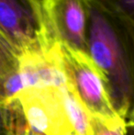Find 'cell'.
<instances>
[{"label":"cell","instance_id":"6da1fadb","mask_svg":"<svg viewBox=\"0 0 134 135\" xmlns=\"http://www.w3.org/2000/svg\"><path fill=\"white\" fill-rule=\"evenodd\" d=\"M86 54L102 72L113 105L126 120L134 85V28L90 0Z\"/></svg>","mask_w":134,"mask_h":135},{"label":"cell","instance_id":"7a4b0ae2","mask_svg":"<svg viewBox=\"0 0 134 135\" xmlns=\"http://www.w3.org/2000/svg\"><path fill=\"white\" fill-rule=\"evenodd\" d=\"M55 51L66 85L88 114L108 123L125 122L113 105L103 74L89 55L58 43Z\"/></svg>","mask_w":134,"mask_h":135},{"label":"cell","instance_id":"3957f363","mask_svg":"<svg viewBox=\"0 0 134 135\" xmlns=\"http://www.w3.org/2000/svg\"><path fill=\"white\" fill-rule=\"evenodd\" d=\"M63 85L27 86L9 101L17 108L23 126L33 135H73Z\"/></svg>","mask_w":134,"mask_h":135},{"label":"cell","instance_id":"277c9868","mask_svg":"<svg viewBox=\"0 0 134 135\" xmlns=\"http://www.w3.org/2000/svg\"><path fill=\"white\" fill-rule=\"evenodd\" d=\"M0 34L22 55L54 48L39 0H0Z\"/></svg>","mask_w":134,"mask_h":135},{"label":"cell","instance_id":"5b68a950","mask_svg":"<svg viewBox=\"0 0 134 135\" xmlns=\"http://www.w3.org/2000/svg\"><path fill=\"white\" fill-rule=\"evenodd\" d=\"M39 5L54 42L86 52L90 0H39Z\"/></svg>","mask_w":134,"mask_h":135},{"label":"cell","instance_id":"8992f818","mask_svg":"<svg viewBox=\"0 0 134 135\" xmlns=\"http://www.w3.org/2000/svg\"><path fill=\"white\" fill-rule=\"evenodd\" d=\"M21 54L0 34V103H7L22 89Z\"/></svg>","mask_w":134,"mask_h":135},{"label":"cell","instance_id":"52a82bcc","mask_svg":"<svg viewBox=\"0 0 134 135\" xmlns=\"http://www.w3.org/2000/svg\"><path fill=\"white\" fill-rule=\"evenodd\" d=\"M134 28V0H92Z\"/></svg>","mask_w":134,"mask_h":135},{"label":"cell","instance_id":"ba28073f","mask_svg":"<svg viewBox=\"0 0 134 135\" xmlns=\"http://www.w3.org/2000/svg\"><path fill=\"white\" fill-rule=\"evenodd\" d=\"M90 118L93 135H127L128 133L126 122L108 123L92 116Z\"/></svg>","mask_w":134,"mask_h":135},{"label":"cell","instance_id":"9c48e42d","mask_svg":"<svg viewBox=\"0 0 134 135\" xmlns=\"http://www.w3.org/2000/svg\"><path fill=\"white\" fill-rule=\"evenodd\" d=\"M14 130V117L10 106L0 103V135H11Z\"/></svg>","mask_w":134,"mask_h":135},{"label":"cell","instance_id":"30bf717a","mask_svg":"<svg viewBox=\"0 0 134 135\" xmlns=\"http://www.w3.org/2000/svg\"><path fill=\"white\" fill-rule=\"evenodd\" d=\"M127 125V131H131L134 134V85H133V92H132V99H131V105L130 108L129 115L125 120Z\"/></svg>","mask_w":134,"mask_h":135},{"label":"cell","instance_id":"8fae6325","mask_svg":"<svg viewBox=\"0 0 134 135\" xmlns=\"http://www.w3.org/2000/svg\"><path fill=\"white\" fill-rule=\"evenodd\" d=\"M11 135H33V134H31V132H29V131L26 130V129L20 128V129H18V130L14 131Z\"/></svg>","mask_w":134,"mask_h":135}]
</instances>
